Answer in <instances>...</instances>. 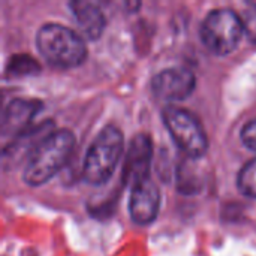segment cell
<instances>
[{"instance_id": "8", "label": "cell", "mask_w": 256, "mask_h": 256, "mask_svg": "<svg viewBox=\"0 0 256 256\" xmlns=\"http://www.w3.org/2000/svg\"><path fill=\"white\" fill-rule=\"evenodd\" d=\"M129 198V214L130 219L136 225H148L152 224L159 213L160 206V194L158 186L146 178L136 184H134Z\"/></svg>"}, {"instance_id": "14", "label": "cell", "mask_w": 256, "mask_h": 256, "mask_svg": "<svg viewBox=\"0 0 256 256\" xmlns=\"http://www.w3.org/2000/svg\"><path fill=\"white\" fill-rule=\"evenodd\" d=\"M243 26H244V33H246L248 39L256 44V9L252 8V9L246 10Z\"/></svg>"}, {"instance_id": "4", "label": "cell", "mask_w": 256, "mask_h": 256, "mask_svg": "<svg viewBox=\"0 0 256 256\" xmlns=\"http://www.w3.org/2000/svg\"><path fill=\"white\" fill-rule=\"evenodd\" d=\"M201 40L214 56L232 52L244 34L243 20L228 8H218L207 14L201 24Z\"/></svg>"}, {"instance_id": "5", "label": "cell", "mask_w": 256, "mask_h": 256, "mask_svg": "<svg viewBox=\"0 0 256 256\" xmlns=\"http://www.w3.org/2000/svg\"><path fill=\"white\" fill-rule=\"evenodd\" d=\"M162 120L176 146L190 159H200L207 153L208 138L200 120L184 108L166 106Z\"/></svg>"}, {"instance_id": "1", "label": "cell", "mask_w": 256, "mask_h": 256, "mask_svg": "<svg viewBox=\"0 0 256 256\" xmlns=\"http://www.w3.org/2000/svg\"><path fill=\"white\" fill-rule=\"evenodd\" d=\"M75 146V136L69 129L50 132L30 152L22 171V180L28 186H40L50 182L68 162Z\"/></svg>"}, {"instance_id": "2", "label": "cell", "mask_w": 256, "mask_h": 256, "mask_svg": "<svg viewBox=\"0 0 256 256\" xmlns=\"http://www.w3.org/2000/svg\"><path fill=\"white\" fill-rule=\"evenodd\" d=\"M36 46L50 64L62 69L80 66L87 57V46L81 34L58 22H46L39 27Z\"/></svg>"}, {"instance_id": "7", "label": "cell", "mask_w": 256, "mask_h": 256, "mask_svg": "<svg viewBox=\"0 0 256 256\" xmlns=\"http://www.w3.org/2000/svg\"><path fill=\"white\" fill-rule=\"evenodd\" d=\"M153 158V144L147 134H136L128 148L122 180L130 188L146 178H150V166Z\"/></svg>"}, {"instance_id": "9", "label": "cell", "mask_w": 256, "mask_h": 256, "mask_svg": "<svg viewBox=\"0 0 256 256\" xmlns=\"http://www.w3.org/2000/svg\"><path fill=\"white\" fill-rule=\"evenodd\" d=\"M42 104L36 99L15 98L3 111L2 117V134L3 136H18L32 123L36 114L40 111Z\"/></svg>"}, {"instance_id": "13", "label": "cell", "mask_w": 256, "mask_h": 256, "mask_svg": "<svg viewBox=\"0 0 256 256\" xmlns=\"http://www.w3.org/2000/svg\"><path fill=\"white\" fill-rule=\"evenodd\" d=\"M240 136H242L243 144H244L249 150L256 152V118L248 122V123L243 126V129H242V132H240Z\"/></svg>"}, {"instance_id": "12", "label": "cell", "mask_w": 256, "mask_h": 256, "mask_svg": "<svg viewBox=\"0 0 256 256\" xmlns=\"http://www.w3.org/2000/svg\"><path fill=\"white\" fill-rule=\"evenodd\" d=\"M238 190L249 198H256V158L249 160L238 172L237 177Z\"/></svg>"}, {"instance_id": "3", "label": "cell", "mask_w": 256, "mask_h": 256, "mask_svg": "<svg viewBox=\"0 0 256 256\" xmlns=\"http://www.w3.org/2000/svg\"><path fill=\"white\" fill-rule=\"evenodd\" d=\"M123 132L114 126H105L87 148L82 177L88 184H105L114 174L123 153Z\"/></svg>"}, {"instance_id": "10", "label": "cell", "mask_w": 256, "mask_h": 256, "mask_svg": "<svg viewBox=\"0 0 256 256\" xmlns=\"http://www.w3.org/2000/svg\"><path fill=\"white\" fill-rule=\"evenodd\" d=\"M69 6L81 34H84L90 40L99 39L105 28V15L100 6L94 2L87 0H75L70 2Z\"/></svg>"}, {"instance_id": "11", "label": "cell", "mask_w": 256, "mask_h": 256, "mask_svg": "<svg viewBox=\"0 0 256 256\" xmlns=\"http://www.w3.org/2000/svg\"><path fill=\"white\" fill-rule=\"evenodd\" d=\"M40 70L39 63L28 54H15L9 58L6 66L8 76H27L34 75Z\"/></svg>"}, {"instance_id": "6", "label": "cell", "mask_w": 256, "mask_h": 256, "mask_svg": "<svg viewBox=\"0 0 256 256\" xmlns=\"http://www.w3.org/2000/svg\"><path fill=\"white\" fill-rule=\"evenodd\" d=\"M196 86V78L188 68L176 66L158 72L152 80L153 93L166 102H178L188 99Z\"/></svg>"}]
</instances>
